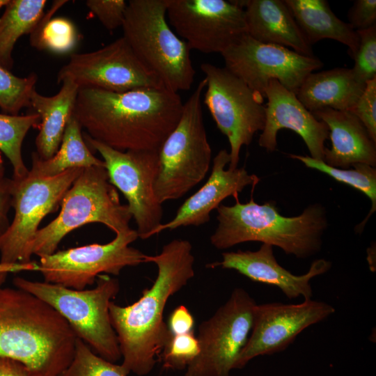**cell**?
<instances>
[{
    "label": "cell",
    "mask_w": 376,
    "mask_h": 376,
    "mask_svg": "<svg viewBox=\"0 0 376 376\" xmlns=\"http://www.w3.org/2000/svg\"><path fill=\"white\" fill-rule=\"evenodd\" d=\"M244 8L246 33L263 43L292 48L308 56H314L290 9L281 0L237 1Z\"/></svg>",
    "instance_id": "7402d4cb"
},
{
    "label": "cell",
    "mask_w": 376,
    "mask_h": 376,
    "mask_svg": "<svg viewBox=\"0 0 376 376\" xmlns=\"http://www.w3.org/2000/svg\"><path fill=\"white\" fill-rule=\"evenodd\" d=\"M38 263L31 261L29 263H0V285L4 282L9 273H17L26 271L38 272Z\"/></svg>",
    "instance_id": "60d3db41"
},
{
    "label": "cell",
    "mask_w": 376,
    "mask_h": 376,
    "mask_svg": "<svg viewBox=\"0 0 376 376\" xmlns=\"http://www.w3.org/2000/svg\"><path fill=\"white\" fill-rule=\"evenodd\" d=\"M350 111L361 120L376 142V78L366 82L363 93Z\"/></svg>",
    "instance_id": "d590c367"
},
{
    "label": "cell",
    "mask_w": 376,
    "mask_h": 376,
    "mask_svg": "<svg viewBox=\"0 0 376 376\" xmlns=\"http://www.w3.org/2000/svg\"><path fill=\"white\" fill-rule=\"evenodd\" d=\"M146 263H155L158 269L152 286L131 305L121 306L111 301L109 307L122 365L139 376L152 370L170 336L164 321L169 299L194 276L192 246L186 240L169 242L159 254L147 255Z\"/></svg>",
    "instance_id": "7a4b0ae2"
},
{
    "label": "cell",
    "mask_w": 376,
    "mask_h": 376,
    "mask_svg": "<svg viewBox=\"0 0 376 376\" xmlns=\"http://www.w3.org/2000/svg\"><path fill=\"white\" fill-rule=\"evenodd\" d=\"M68 2L66 0L54 1L42 15L30 34L32 47L57 54H65L74 49L77 42V32L74 24L67 18H53L54 13Z\"/></svg>",
    "instance_id": "83f0119b"
},
{
    "label": "cell",
    "mask_w": 376,
    "mask_h": 376,
    "mask_svg": "<svg viewBox=\"0 0 376 376\" xmlns=\"http://www.w3.org/2000/svg\"><path fill=\"white\" fill-rule=\"evenodd\" d=\"M199 350L198 340L193 331L179 335L170 333L159 360L165 369H186L197 357Z\"/></svg>",
    "instance_id": "d6a6232c"
},
{
    "label": "cell",
    "mask_w": 376,
    "mask_h": 376,
    "mask_svg": "<svg viewBox=\"0 0 376 376\" xmlns=\"http://www.w3.org/2000/svg\"><path fill=\"white\" fill-rule=\"evenodd\" d=\"M225 68L263 97L271 80L297 93L306 77L323 63L280 45L260 42L247 33L221 54Z\"/></svg>",
    "instance_id": "5bb4252c"
},
{
    "label": "cell",
    "mask_w": 376,
    "mask_h": 376,
    "mask_svg": "<svg viewBox=\"0 0 376 376\" xmlns=\"http://www.w3.org/2000/svg\"><path fill=\"white\" fill-rule=\"evenodd\" d=\"M256 304L246 290L235 288L212 317L199 325V353L185 376H230L250 335Z\"/></svg>",
    "instance_id": "30bf717a"
},
{
    "label": "cell",
    "mask_w": 376,
    "mask_h": 376,
    "mask_svg": "<svg viewBox=\"0 0 376 376\" xmlns=\"http://www.w3.org/2000/svg\"><path fill=\"white\" fill-rule=\"evenodd\" d=\"M40 124V117L37 113L23 116L0 113V150L12 165L14 180H22L29 174L22 146L29 130Z\"/></svg>",
    "instance_id": "f546056e"
},
{
    "label": "cell",
    "mask_w": 376,
    "mask_h": 376,
    "mask_svg": "<svg viewBox=\"0 0 376 376\" xmlns=\"http://www.w3.org/2000/svg\"><path fill=\"white\" fill-rule=\"evenodd\" d=\"M84 139L89 148L102 157L110 183L127 201L129 210L136 225L139 238L152 236L162 224V204L156 198L155 182L159 169L157 150H115L86 133Z\"/></svg>",
    "instance_id": "7c38bea8"
},
{
    "label": "cell",
    "mask_w": 376,
    "mask_h": 376,
    "mask_svg": "<svg viewBox=\"0 0 376 376\" xmlns=\"http://www.w3.org/2000/svg\"><path fill=\"white\" fill-rule=\"evenodd\" d=\"M129 373L122 364L104 359L77 337L72 359L59 376H127Z\"/></svg>",
    "instance_id": "4dcf8cb0"
},
{
    "label": "cell",
    "mask_w": 376,
    "mask_h": 376,
    "mask_svg": "<svg viewBox=\"0 0 376 376\" xmlns=\"http://www.w3.org/2000/svg\"><path fill=\"white\" fill-rule=\"evenodd\" d=\"M349 24L355 30L366 29L376 25V1L357 0L350 8Z\"/></svg>",
    "instance_id": "8d00e7d4"
},
{
    "label": "cell",
    "mask_w": 376,
    "mask_h": 376,
    "mask_svg": "<svg viewBox=\"0 0 376 376\" xmlns=\"http://www.w3.org/2000/svg\"><path fill=\"white\" fill-rule=\"evenodd\" d=\"M301 31L309 45L322 39H332L348 47L352 56L359 36L348 23L340 19L325 0H285Z\"/></svg>",
    "instance_id": "d4e9b609"
},
{
    "label": "cell",
    "mask_w": 376,
    "mask_h": 376,
    "mask_svg": "<svg viewBox=\"0 0 376 376\" xmlns=\"http://www.w3.org/2000/svg\"><path fill=\"white\" fill-rule=\"evenodd\" d=\"M13 186L12 178L4 177L0 180V237L6 232L10 224L8 212L12 207Z\"/></svg>",
    "instance_id": "f35d334b"
},
{
    "label": "cell",
    "mask_w": 376,
    "mask_h": 376,
    "mask_svg": "<svg viewBox=\"0 0 376 376\" xmlns=\"http://www.w3.org/2000/svg\"><path fill=\"white\" fill-rule=\"evenodd\" d=\"M66 79L79 88L113 92L164 87L138 59L123 36L95 51L70 54L57 74L58 84Z\"/></svg>",
    "instance_id": "2e32d148"
},
{
    "label": "cell",
    "mask_w": 376,
    "mask_h": 376,
    "mask_svg": "<svg viewBox=\"0 0 376 376\" xmlns=\"http://www.w3.org/2000/svg\"><path fill=\"white\" fill-rule=\"evenodd\" d=\"M8 1L9 0H0V10L3 7L6 6Z\"/></svg>",
    "instance_id": "7bdbcfd3"
},
{
    "label": "cell",
    "mask_w": 376,
    "mask_h": 376,
    "mask_svg": "<svg viewBox=\"0 0 376 376\" xmlns=\"http://www.w3.org/2000/svg\"><path fill=\"white\" fill-rule=\"evenodd\" d=\"M86 5L107 30L122 27L127 6L125 1L87 0Z\"/></svg>",
    "instance_id": "e575fe53"
},
{
    "label": "cell",
    "mask_w": 376,
    "mask_h": 376,
    "mask_svg": "<svg viewBox=\"0 0 376 376\" xmlns=\"http://www.w3.org/2000/svg\"><path fill=\"white\" fill-rule=\"evenodd\" d=\"M217 210L218 225L210 240L217 249L260 242L277 246L287 255L306 258L321 250L328 226L326 210L318 203L290 217L281 214L274 203L260 205L252 197L246 203L236 198L232 206L221 204Z\"/></svg>",
    "instance_id": "277c9868"
},
{
    "label": "cell",
    "mask_w": 376,
    "mask_h": 376,
    "mask_svg": "<svg viewBox=\"0 0 376 376\" xmlns=\"http://www.w3.org/2000/svg\"><path fill=\"white\" fill-rule=\"evenodd\" d=\"M37 81L35 73L19 77L0 65V108L4 113L18 115L24 107H30Z\"/></svg>",
    "instance_id": "1f68e13d"
},
{
    "label": "cell",
    "mask_w": 376,
    "mask_h": 376,
    "mask_svg": "<svg viewBox=\"0 0 376 376\" xmlns=\"http://www.w3.org/2000/svg\"><path fill=\"white\" fill-rule=\"evenodd\" d=\"M167 325L173 335L187 334L193 331L194 319L188 308L180 305L172 311Z\"/></svg>",
    "instance_id": "74e56055"
},
{
    "label": "cell",
    "mask_w": 376,
    "mask_h": 376,
    "mask_svg": "<svg viewBox=\"0 0 376 376\" xmlns=\"http://www.w3.org/2000/svg\"><path fill=\"white\" fill-rule=\"evenodd\" d=\"M182 107L178 93L165 87L124 92L83 88L73 116L87 135L115 150L159 151Z\"/></svg>",
    "instance_id": "6da1fadb"
},
{
    "label": "cell",
    "mask_w": 376,
    "mask_h": 376,
    "mask_svg": "<svg viewBox=\"0 0 376 376\" xmlns=\"http://www.w3.org/2000/svg\"><path fill=\"white\" fill-rule=\"evenodd\" d=\"M91 166L105 167V164L97 158L87 146L81 127L72 116L67 124L56 153L45 160L40 159L36 152H32L31 168L29 173L38 178H51L70 169Z\"/></svg>",
    "instance_id": "484cf974"
},
{
    "label": "cell",
    "mask_w": 376,
    "mask_h": 376,
    "mask_svg": "<svg viewBox=\"0 0 376 376\" xmlns=\"http://www.w3.org/2000/svg\"><path fill=\"white\" fill-rule=\"evenodd\" d=\"M5 167L2 159L0 157V180L4 178Z\"/></svg>",
    "instance_id": "b9f144b4"
},
{
    "label": "cell",
    "mask_w": 376,
    "mask_h": 376,
    "mask_svg": "<svg viewBox=\"0 0 376 376\" xmlns=\"http://www.w3.org/2000/svg\"><path fill=\"white\" fill-rule=\"evenodd\" d=\"M132 218L105 167L84 168L63 196L58 215L37 231L32 253L39 257L54 253L68 233L90 223L102 224L116 235L129 231Z\"/></svg>",
    "instance_id": "52a82bcc"
},
{
    "label": "cell",
    "mask_w": 376,
    "mask_h": 376,
    "mask_svg": "<svg viewBox=\"0 0 376 376\" xmlns=\"http://www.w3.org/2000/svg\"><path fill=\"white\" fill-rule=\"evenodd\" d=\"M230 162V153L226 149L219 150L213 159L212 172L206 182L182 203L171 220L158 226L152 235L164 230L203 225L210 221L212 211L225 198L230 196L238 198L239 193L246 186L255 187L260 179L244 167L225 169Z\"/></svg>",
    "instance_id": "ffe728a7"
},
{
    "label": "cell",
    "mask_w": 376,
    "mask_h": 376,
    "mask_svg": "<svg viewBox=\"0 0 376 376\" xmlns=\"http://www.w3.org/2000/svg\"><path fill=\"white\" fill-rule=\"evenodd\" d=\"M0 376H43L29 368L22 363L0 357Z\"/></svg>",
    "instance_id": "ab89813d"
},
{
    "label": "cell",
    "mask_w": 376,
    "mask_h": 376,
    "mask_svg": "<svg viewBox=\"0 0 376 376\" xmlns=\"http://www.w3.org/2000/svg\"><path fill=\"white\" fill-rule=\"evenodd\" d=\"M61 84L54 95L45 96L35 90L30 99V107L40 117V132L35 141L36 152L45 160L52 158L59 148L67 124L73 116L79 89L70 80Z\"/></svg>",
    "instance_id": "cb8c5ba5"
},
{
    "label": "cell",
    "mask_w": 376,
    "mask_h": 376,
    "mask_svg": "<svg viewBox=\"0 0 376 376\" xmlns=\"http://www.w3.org/2000/svg\"><path fill=\"white\" fill-rule=\"evenodd\" d=\"M169 24L190 49L221 54L246 33L244 8L237 1L168 0Z\"/></svg>",
    "instance_id": "9a60e30c"
},
{
    "label": "cell",
    "mask_w": 376,
    "mask_h": 376,
    "mask_svg": "<svg viewBox=\"0 0 376 376\" xmlns=\"http://www.w3.org/2000/svg\"><path fill=\"white\" fill-rule=\"evenodd\" d=\"M264 96L267 103L265 124L259 137V146L267 152L274 151L278 132L283 128L289 129L302 138L311 157L323 161L324 142L329 135L327 125L306 109L295 93L276 80L269 82Z\"/></svg>",
    "instance_id": "ac0fdd59"
},
{
    "label": "cell",
    "mask_w": 376,
    "mask_h": 376,
    "mask_svg": "<svg viewBox=\"0 0 376 376\" xmlns=\"http://www.w3.org/2000/svg\"><path fill=\"white\" fill-rule=\"evenodd\" d=\"M45 0H9L0 17V65L10 70L17 40L31 34L44 14Z\"/></svg>",
    "instance_id": "4316f807"
},
{
    "label": "cell",
    "mask_w": 376,
    "mask_h": 376,
    "mask_svg": "<svg viewBox=\"0 0 376 376\" xmlns=\"http://www.w3.org/2000/svg\"><path fill=\"white\" fill-rule=\"evenodd\" d=\"M329 131L331 148H325L323 162L332 167L347 169L356 164L375 167L376 142L361 120L350 111L323 109L311 112Z\"/></svg>",
    "instance_id": "44dd1931"
},
{
    "label": "cell",
    "mask_w": 376,
    "mask_h": 376,
    "mask_svg": "<svg viewBox=\"0 0 376 376\" xmlns=\"http://www.w3.org/2000/svg\"><path fill=\"white\" fill-rule=\"evenodd\" d=\"M292 159L301 162L306 166L322 172L335 180L347 185L364 194L372 203L366 219L356 227L357 233L363 230L365 224L376 210V169L366 164H356L353 169H343L327 165L322 160L309 156L289 154Z\"/></svg>",
    "instance_id": "f1b7e54d"
},
{
    "label": "cell",
    "mask_w": 376,
    "mask_h": 376,
    "mask_svg": "<svg viewBox=\"0 0 376 376\" xmlns=\"http://www.w3.org/2000/svg\"><path fill=\"white\" fill-rule=\"evenodd\" d=\"M221 256V261L207 266L235 270L253 281L278 288L291 299L301 297L304 300L312 299L311 281L327 272L331 267L330 261L322 258L314 260L306 273L293 274L279 264L273 246L267 244H262L255 251H228L222 253Z\"/></svg>",
    "instance_id": "d6986e66"
},
{
    "label": "cell",
    "mask_w": 376,
    "mask_h": 376,
    "mask_svg": "<svg viewBox=\"0 0 376 376\" xmlns=\"http://www.w3.org/2000/svg\"><path fill=\"white\" fill-rule=\"evenodd\" d=\"M168 0H130L122 25L138 59L167 89L189 90L196 75L190 48L166 20Z\"/></svg>",
    "instance_id": "5b68a950"
},
{
    "label": "cell",
    "mask_w": 376,
    "mask_h": 376,
    "mask_svg": "<svg viewBox=\"0 0 376 376\" xmlns=\"http://www.w3.org/2000/svg\"><path fill=\"white\" fill-rule=\"evenodd\" d=\"M357 32L359 44L351 56L354 61L352 70L359 80L366 84L376 78V25Z\"/></svg>",
    "instance_id": "836d02e7"
},
{
    "label": "cell",
    "mask_w": 376,
    "mask_h": 376,
    "mask_svg": "<svg viewBox=\"0 0 376 376\" xmlns=\"http://www.w3.org/2000/svg\"><path fill=\"white\" fill-rule=\"evenodd\" d=\"M95 281L94 288L79 290L20 276L13 280L15 288L33 295L56 311L77 337L95 354L115 363L122 357L109 307L120 290V284L117 279L108 274L99 275Z\"/></svg>",
    "instance_id": "8992f818"
},
{
    "label": "cell",
    "mask_w": 376,
    "mask_h": 376,
    "mask_svg": "<svg viewBox=\"0 0 376 376\" xmlns=\"http://www.w3.org/2000/svg\"><path fill=\"white\" fill-rule=\"evenodd\" d=\"M204 78L183 103L180 118L159 149V169L155 194L160 203L185 196L206 176L212 149L202 109Z\"/></svg>",
    "instance_id": "ba28073f"
},
{
    "label": "cell",
    "mask_w": 376,
    "mask_h": 376,
    "mask_svg": "<svg viewBox=\"0 0 376 376\" xmlns=\"http://www.w3.org/2000/svg\"><path fill=\"white\" fill-rule=\"evenodd\" d=\"M82 169H70L51 178L29 173L19 180L12 178L15 215L6 232L0 237V263L32 261V244L40 222L61 206L63 196Z\"/></svg>",
    "instance_id": "8fae6325"
},
{
    "label": "cell",
    "mask_w": 376,
    "mask_h": 376,
    "mask_svg": "<svg viewBox=\"0 0 376 376\" xmlns=\"http://www.w3.org/2000/svg\"><path fill=\"white\" fill-rule=\"evenodd\" d=\"M365 87L352 68H336L309 74L296 96L311 112L323 109L351 111Z\"/></svg>",
    "instance_id": "603a6c76"
},
{
    "label": "cell",
    "mask_w": 376,
    "mask_h": 376,
    "mask_svg": "<svg viewBox=\"0 0 376 376\" xmlns=\"http://www.w3.org/2000/svg\"><path fill=\"white\" fill-rule=\"evenodd\" d=\"M335 311L331 304L312 299L299 304H256L252 329L235 369L244 368L256 357L285 350L304 330L326 320Z\"/></svg>",
    "instance_id": "e0dca14e"
},
{
    "label": "cell",
    "mask_w": 376,
    "mask_h": 376,
    "mask_svg": "<svg viewBox=\"0 0 376 376\" xmlns=\"http://www.w3.org/2000/svg\"><path fill=\"white\" fill-rule=\"evenodd\" d=\"M201 69L206 80L204 103L218 129L230 143L229 169L237 168L243 146L265 124L264 97L225 68L204 63Z\"/></svg>",
    "instance_id": "9c48e42d"
},
{
    "label": "cell",
    "mask_w": 376,
    "mask_h": 376,
    "mask_svg": "<svg viewBox=\"0 0 376 376\" xmlns=\"http://www.w3.org/2000/svg\"><path fill=\"white\" fill-rule=\"evenodd\" d=\"M138 237L136 230L120 233L111 242L55 251L40 257L38 272L45 282L84 290L102 274L118 275L126 267L146 263L147 255L130 246Z\"/></svg>",
    "instance_id": "4fadbf2b"
},
{
    "label": "cell",
    "mask_w": 376,
    "mask_h": 376,
    "mask_svg": "<svg viewBox=\"0 0 376 376\" xmlns=\"http://www.w3.org/2000/svg\"><path fill=\"white\" fill-rule=\"evenodd\" d=\"M76 338L49 304L22 289L0 285V357L43 376H59L72 359Z\"/></svg>",
    "instance_id": "3957f363"
}]
</instances>
